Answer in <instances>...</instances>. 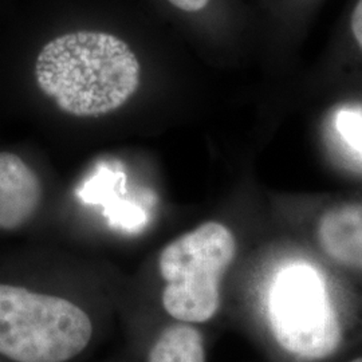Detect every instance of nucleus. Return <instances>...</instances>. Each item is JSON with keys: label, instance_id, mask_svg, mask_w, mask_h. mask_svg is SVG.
<instances>
[{"label": "nucleus", "instance_id": "nucleus-1", "mask_svg": "<svg viewBox=\"0 0 362 362\" xmlns=\"http://www.w3.org/2000/svg\"><path fill=\"white\" fill-rule=\"evenodd\" d=\"M141 66L129 45L103 30L81 28L49 40L38 54L39 89L70 116H106L140 86Z\"/></svg>", "mask_w": 362, "mask_h": 362}, {"label": "nucleus", "instance_id": "nucleus-2", "mask_svg": "<svg viewBox=\"0 0 362 362\" xmlns=\"http://www.w3.org/2000/svg\"><path fill=\"white\" fill-rule=\"evenodd\" d=\"M89 315L65 298L0 285V354L15 362H66L88 348Z\"/></svg>", "mask_w": 362, "mask_h": 362}, {"label": "nucleus", "instance_id": "nucleus-3", "mask_svg": "<svg viewBox=\"0 0 362 362\" xmlns=\"http://www.w3.org/2000/svg\"><path fill=\"white\" fill-rule=\"evenodd\" d=\"M236 254L233 233L207 221L165 247L158 272L165 282L163 305L180 322L209 321L220 306V284Z\"/></svg>", "mask_w": 362, "mask_h": 362}, {"label": "nucleus", "instance_id": "nucleus-4", "mask_svg": "<svg viewBox=\"0 0 362 362\" xmlns=\"http://www.w3.org/2000/svg\"><path fill=\"white\" fill-rule=\"evenodd\" d=\"M269 313L276 342L300 358H325L341 342L336 310L320 275L308 266H291L278 275Z\"/></svg>", "mask_w": 362, "mask_h": 362}, {"label": "nucleus", "instance_id": "nucleus-5", "mask_svg": "<svg viewBox=\"0 0 362 362\" xmlns=\"http://www.w3.org/2000/svg\"><path fill=\"white\" fill-rule=\"evenodd\" d=\"M42 200L38 175L19 156L0 152V230H16L37 214Z\"/></svg>", "mask_w": 362, "mask_h": 362}, {"label": "nucleus", "instance_id": "nucleus-6", "mask_svg": "<svg viewBox=\"0 0 362 362\" xmlns=\"http://www.w3.org/2000/svg\"><path fill=\"white\" fill-rule=\"evenodd\" d=\"M318 240L333 260L362 270V203L326 211L318 224Z\"/></svg>", "mask_w": 362, "mask_h": 362}, {"label": "nucleus", "instance_id": "nucleus-7", "mask_svg": "<svg viewBox=\"0 0 362 362\" xmlns=\"http://www.w3.org/2000/svg\"><path fill=\"white\" fill-rule=\"evenodd\" d=\"M148 362H206L203 337L187 322L170 325L153 344Z\"/></svg>", "mask_w": 362, "mask_h": 362}, {"label": "nucleus", "instance_id": "nucleus-8", "mask_svg": "<svg viewBox=\"0 0 362 362\" xmlns=\"http://www.w3.org/2000/svg\"><path fill=\"white\" fill-rule=\"evenodd\" d=\"M337 129L344 140L362 155V115L353 110L339 112L337 117Z\"/></svg>", "mask_w": 362, "mask_h": 362}, {"label": "nucleus", "instance_id": "nucleus-9", "mask_svg": "<svg viewBox=\"0 0 362 362\" xmlns=\"http://www.w3.org/2000/svg\"><path fill=\"white\" fill-rule=\"evenodd\" d=\"M169 7L187 16H202L203 13H208L212 7L215 0H164Z\"/></svg>", "mask_w": 362, "mask_h": 362}, {"label": "nucleus", "instance_id": "nucleus-10", "mask_svg": "<svg viewBox=\"0 0 362 362\" xmlns=\"http://www.w3.org/2000/svg\"><path fill=\"white\" fill-rule=\"evenodd\" d=\"M349 28L353 39L362 50V0H356L349 16Z\"/></svg>", "mask_w": 362, "mask_h": 362}, {"label": "nucleus", "instance_id": "nucleus-11", "mask_svg": "<svg viewBox=\"0 0 362 362\" xmlns=\"http://www.w3.org/2000/svg\"><path fill=\"white\" fill-rule=\"evenodd\" d=\"M351 362H362V358H357V360H354V361Z\"/></svg>", "mask_w": 362, "mask_h": 362}]
</instances>
